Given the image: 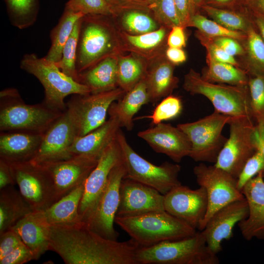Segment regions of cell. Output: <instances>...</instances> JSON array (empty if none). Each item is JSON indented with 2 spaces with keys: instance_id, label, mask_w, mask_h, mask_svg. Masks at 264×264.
<instances>
[{
  "instance_id": "cell-1",
  "label": "cell",
  "mask_w": 264,
  "mask_h": 264,
  "mask_svg": "<svg viewBox=\"0 0 264 264\" xmlns=\"http://www.w3.org/2000/svg\"><path fill=\"white\" fill-rule=\"evenodd\" d=\"M49 250L66 264H136L139 247L132 239L119 242L106 239L81 222L50 225Z\"/></svg>"
},
{
  "instance_id": "cell-2",
  "label": "cell",
  "mask_w": 264,
  "mask_h": 264,
  "mask_svg": "<svg viewBox=\"0 0 264 264\" xmlns=\"http://www.w3.org/2000/svg\"><path fill=\"white\" fill-rule=\"evenodd\" d=\"M63 112L43 102L26 104L15 88H5L0 92V132L44 133Z\"/></svg>"
},
{
  "instance_id": "cell-3",
  "label": "cell",
  "mask_w": 264,
  "mask_h": 264,
  "mask_svg": "<svg viewBox=\"0 0 264 264\" xmlns=\"http://www.w3.org/2000/svg\"><path fill=\"white\" fill-rule=\"evenodd\" d=\"M115 222L139 247L185 238L197 231L165 210L130 217H116Z\"/></svg>"
},
{
  "instance_id": "cell-4",
  "label": "cell",
  "mask_w": 264,
  "mask_h": 264,
  "mask_svg": "<svg viewBox=\"0 0 264 264\" xmlns=\"http://www.w3.org/2000/svg\"><path fill=\"white\" fill-rule=\"evenodd\" d=\"M208 246L200 231L185 238L139 247L136 264H219L220 260Z\"/></svg>"
},
{
  "instance_id": "cell-5",
  "label": "cell",
  "mask_w": 264,
  "mask_h": 264,
  "mask_svg": "<svg viewBox=\"0 0 264 264\" xmlns=\"http://www.w3.org/2000/svg\"><path fill=\"white\" fill-rule=\"evenodd\" d=\"M20 67L41 83L44 90L43 102L52 109L63 112L66 109L65 99L67 96L91 93L88 87L64 73L54 62L44 57L26 54L21 61Z\"/></svg>"
},
{
  "instance_id": "cell-6",
  "label": "cell",
  "mask_w": 264,
  "mask_h": 264,
  "mask_svg": "<svg viewBox=\"0 0 264 264\" xmlns=\"http://www.w3.org/2000/svg\"><path fill=\"white\" fill-rule=\"evenodd\" d=\"M183 88L192 95L200 94L208 98L215 111L230 116L253 118L248 86L215 84L206 81L191 69L185 75Z\"/></svg>"
},
{
  "instance_id": "cell-7",
  "label": "cell",
  "mask_w": 264,
  "mask_h": 264,
  "mask_svg": "<svg viewBox=\"0 0 264 264\" xmlns=\"http://www.w3.org/2000/svg\"><path fill=\"white\" fill-rule=\"evenodd\" d=\"M103 17L86 15L81 18L76 62L78 73L115 54L117 42L114 33Z\"/></svg>"
},
{
  "instance_id": "cell-8",
  "label": "cell",
  "mask_w": 264,
  "mask_h": 264,
  "mask_svg": "<svg viewBox=\"0 0 264 264\" xmlns=\"http://www.w3.org/2000/svg\"><path fill=\"white\" fill-rule=\"evenodd\" d=\"M117 137L121 146L126 173L129 178L150 186L165 195L181 184L178 179L181 167L178 164L164 162L156 165L138 154L128 143L121 129Z\"/></svg>"
},
{
  "instance_id": "cell-9",
  "label": "cell",
  "mask_w": 264,
  "mask_h": 264,
  "mask_svg": "<svg viewBox=\"0 0 264 264\" xmlns=\"http://www.w3.org/2000/svg\"><path fill=\"white\" fill-rule=\"evenodd\" d=\"M231 116L215 111L197 121L176 126L188 136L191 144L189 156L196 162L215 163L227 138L222 134Z\"/></svg>"
},
{
  "instance_id": "cell-10",
  "label": "cell",
  "mask_w": 264,
  "mask_h": 264,
  "mask_svg": "<svg viewBox=\"0 0 264 264\" xmlns=\"http://www.w3.org/2000/svg\"><path fill=\"white\" fill-rule=\"evenodd\" d=\"M229 136L214 165L237 178L248 159L257 151L254 141L256 123L252 118L231 116Z\"/></svg>"
},
{
  "instance_id": "cell-11",
  "label": "cell",
  "mask_w": 264,
  "mask_h": 264,
  "mask_svg": "<svg viewBox=\"0 0 264 264\" xmlns=\"http://www.w3.org/2000/svg\"><path fill=\"white\" fill-rule=\"evenodd\" d=\"M126 92L118 87L98 93L75 94L66 103V111L76 131L77 136L85 135L106 121L111 104Z\"/></svg>"
},
{
  "instance_id": "cell-12",
  "label": "cell",
  "mask_w": 264,
  "mask_h": 264,
  "mask_svg": "<svg viewBox=\"0 0 264 264\" xmlns=\"http://www.w3.org/2000/svg\"><path fill=\"white\" fill-rule=\"evenodd\" d=\"M9 164L19 192L33 211L45 210L56 202L53 181L43 166L30 161Z\"/></svg>"
},
{
  "instance_id": "cell-13",
  "label": "cell",
  "mask_w": 264,
  "mask_h": 264,
  "mask_svg": "<svg viewBox=\"0 0 264 264\" xmlns=\"http://www.w3.org/2000/svg\"><path fill=\"white\" fill-rule=\"evenodd\" d=\"M193 173L198 185L205 189L208 198V209L199 230L201 231L216 211L231 202L245 198L238 187L237 178L214 165L200 163L194 167Z\"/></svg>"
},
{
  "instance_id": "cell-14",
  "label": "cell",
  "mask_w": 264,
  "mask_h": 264,
  "mask_svg": "<svg viewBox=\"0 0 264 264\" xmlns=\"http://www.w3.org/2000/svg\"><path fill=\"white\" fill-rule=\"evenodd\" d=\"M126 173L123 160L110 171L96 208L88 223L85 224L91 230L108 239L117 241L119 236L113 224L119 204L120 184Z\"/></svg>"
},
{
  "instance_id": "cell-15",
  "label": "cell",
  "mask_w": 264,
  "mask_h": 264,
  "mask_svg": "<svg viewBox=\"0 0 264 264\" xmlns=\"http://www.w3.org/2000/svg\"><path fill=\"white\" fill-rule=\"evenodd\" d=\"M123 160L122 151L116 136L104 150L85 182L84 193L78 210L83 223L87 224L90 219L106 186L110 171Z\"/></svg>"
},
{
  "instance_id": "cell-16",
  "label": "cell",
  "mask_w": 264,
  "mask_h": 264,
  "mask_svg": "<svg viewBox=\"0 0 264 264\" xmlns=\"http://www.w3.org/2000/svg\"><path fill=\"white\" fill-rule=\"evenodd\" d=\"M164 209L193 228L200 230L208 209L205 189L179 185L164 195Z\"/></svg>"
},
{
  "instance_id": "cell-17",
  "label": "cell",
  "mask_w": 264,
  "mask_h": 264,
  "mask_svg": "<svg viewBox=\"0 0 264 264\" xmlns=\"http://www.w3.org/2000/svg\"><path fill=\"white\" fill-rule=\"evenodd\" d=\"M77 136L75 126L66 110L44 133L39 149L30 161L43 165L70 158L68 149Z\"/></svg>"
},
{
  "instance_id": "cell-18",
  "label": "cell",
  "mask_w": 264,
  "mask_h": 264,
  "mask_svg": "<svg viewBox=\"0 0 264 264\" xmlns=\"http://www.w3.org/2000/svg\"><path fill=\"white\" fill-rule=\"evenodd\" d=\"M164 196L156 189L129 178L120 187V201L116 217L136 216L165 210Z\"/></svg>"
},
{
  "instance_id": "cell-19",
  "label": "cell",
  "mask_w": 264,
  "mask_h": 264,
  "mask_svg": "<svg viewBox=\"0 0 264 264\" xmlns=\"http://www.w3.org/2000/svg\"><path fill=\"white\" fill-rule=\"evenodd\" d=\"M99 159L77 155L40 165L47 171L53 181L56 202L85 182Z\"/></svg>"
},
{
  "instance_id": "cell-20",
  "label": "cell",
  "mask_w": 264,
  "mask_h": 264,
  "mask_svg": "<svg viewBox=\"0 0 264 264\" xmlns=\"http://www.w3.org/2000/svg\"><path fill=\"white\" fill-rule=\"evenodd\" d=\"M248 214L245 198L231 202L216 211L200 231L209 248L216 254L221 251L222 241L233 237L235 226L246 219Z\"/></svg>"
},
{
  "instance_id": "cell-21",
  "label": "cell",
  "mask_w": 264,
  "mask_h": 264,
  "mask_svg": "<svg viewBox=\"0 0 264 264\" xmlns=\"http://www.w3.org/2000/svg\"><path fill=\"white\" fill-rule=\"evenodd\" d=\"M137 136L154 152L166 154L176 163L189 156L191 142L187 135L177 126L162 122L139 132Z\"/></svg>"
},
{
  "instance_id": "cell-22",
  "label": "cell",
  "mask_w": 264,
  "mask_h": 264,
  "mask_svg": "<svg viewBox=\"0 0 264 264\" xmlns=\"http://www.w3.org/2000/svg\"><path fill=\"white\" fill-rule=\"evenodd\" d=\"M264 174L260 173L250 179L241 191L249 208L248 217L238 225L243 238L264 241Z\"/></svg>"
},
{
  "instance_id": "cell-23",
  "label": "cell",
  "mask_w": 264,
  "mask_h": 264,
  "mask_svg": "<svg viewBox=\"0 0 264 264\" xmlns=\"http://www.w3.org/2000/svg\"><path fill=\"white\" fill-rule=\"evenodd\" d=\"M50 225L44 210L32 211L21 219L11 229L21 237L33 252L36 260L49 250Z\"/></svg>"
},
{
  "instance_id": "cell-24",
  "label": "cell",
  "mask_w": 264,
  "mask_h": 264,
  "mask_svg": "<svg viewBox=\"0 0 264 264\" xmlns=\"http://www.w3.org/2000/svg\"><path fill=\"white\" fill-rule=\"evenodd\" d=\"M44 133L0 132V159L9 163L29 161L38 152Z\"/></svg>"
},
{
  "instance_id": "cell-25",
  "label": "cell",
  "mask_w": 264,
  "mask_h": 264,
  "mask_svg": "<svg viewBox=\"0 0 264 264\" xmlns=\"http://www.w3.org/2000/svg\"><path fill=\"white\" fill-rule=\"evenodd\" d=\"M121 127L118 119L110 117L100 126L85 135L77 136L68 149L72 156L86 155L99 159L116 138Z\"/></svg>"
},
{
  "instance_id": "cell-26",
  "label": "cell",
  "mask_w": 264,
  "mask_h": 264,
  "mask_svg": "<svg viewBox=\"0 0 264 264\" xmlns=\"http://www.w3.org/2000/svg\"><path fill=\"white\" fill-rule=\"evenodd\" d=\"M150 102L145 77L132 89L126 92L117 102L110 106V117L117 118L121 127L131 131L133 127V117L141 107Z\"/></svg>"
},
{
  "instance_id": "cell-27",
  "label": "cell",
  "mask_w": 264,
  "mask_h": 264,
  "mask_svg": "<svg viewBox=\"0 0 264 264\" xmlns=\"http://www.w3.org/2000/svg\"><path fill=\"white\" fill-rule=\"evenodd\" d=\"M118 62L115 54L103 59L78 73V82L88 87L93 93L118 88Z\"/></svg>"
},
{
  "instance_id": "cell-28",
  "label": "cell",
  "mask_w": 264,
  "mask_h": 264,
  "mask_svg": "<svg viewBox=\"0 0 264 264\" xmlns=\"http://www.w3.org/2000/svg\"><path fill=\"white\" fill-rule=\"evenodd\" d=\"M84 184L85 182L83 183L44 210L50 225H74L82 222L78 210L84 193Z\"/></svg>"
},
{
  "instance_id": "cell-29",
  "label": "cell",
  "mask_w": 264,
  "mask_h": 264,
  "mask_svg": "<svg viewBox=\"0 0 264 264\" xmlns=\"http://www.w3.org/2000/svg\"><path fill=\"white\" fill-rule=\"evenodd\" d=\"M32 211L19 191L13 186L0 189V233L11 229Z\"/></svg>"
},
{
  "instance_id": "cell-30",
  "label": "cell",
  "mask_w": 264,
  "mask_h": 264,
  "mask_svg": "<svg viewBox=\"0 0 264 264\" xmlns=\"http://www.w3.org/2000/svg\"><path fill=\"white\" fill-rule=\"evenodd\" d=\"M171 62H157L146 74L145 80L150 102L155 103L169 95L175 88L178 79L174 75V66Z\"/></svg>"
},
{
  "instance_id": "cell-31",
  "label": "cell",
  "mask_w": 264,
  "mask_h": 264,
  "mask_svg": "<svg viewBox=\"0 0 264 264\" xmlns=\"http://www.w3.org/2000/svg\"><path fill=\"white\" fill-rule=\"evenodd\" d=\"M85 15L65 8L57 24L50 32L51 46L44 57L47 60L57 63L62 56L63 47L70 37L77 21Z\"/></svg>"
},
{
  "instance_id": "cell-32",
  "label": "cell",
  "mask_w": 264,
  "mask_h": 264,
  "mask_svg": "<svg viewBox=\"0 0 264 264\" xmlns=\"http://www.w3.org/2000/svg\"><path fill=\"white\" fill-rule=\"evenodd\" d=\"M207 67L201 76L208 82L233 86H248L249 76L234 65L218 62L207 56Z\"/></svg>"
},
{
  "instance_id": "cell-33",
  "label": "cell",
  "mask_w": 264,
  "mask_h": 264,
  "mask_svg": "<svg viewBox=\"0 0 264 264\" xmlns=\"http://www.w3.org/2000/svg\"><path fill=\"white\" fill-rule=\"evenodd\" d=\"M246 34L244 70L249 76L264 74V42L254 23Z\"/></svg>"
},
{
  "instance_id": "cell-34",
  "label": "cell",
  "mask_w": 264,
  "mask_h": 264,
  "mask_svg": "<svg viewBox=\"0 0 264 264\" xmlns=\"http://www.w3.org/2000/svg\"><path fill=\"white\" fill-rule=\"evenodd\" d=\"M200 7L213 21L231 30L246 33L250 26L254 23L251 13L244 6L245 11L242 14L238 12L220 8L204 3L200 5Z\"/></svg>"
},
{
  "instance_id": "cell-35",
  "label": "cell",
  "mask_w": 264,
  "mask_h": 264,
  "mask_svg": "<svg viewBox=\"0 0 264 264\" xmlns=\"http://www.w3.org/2000/svg\"><path fill=\"white\" fill-rule=\"evenodd\" d=\"M11 24L23 29L32 25L37 19L39 0H4Z\"/></svg>"
},
{
  "instance_id": "cell-36",
  "label": "cell",
  "mask_w": 264,
  "mask_h": 264,
  "mask_svg": "<svg viewBox=\"0 0 264 264\" xmlns=\"http://www.w3.org/2000/svg\"><path fill=\"white\" fill-rule=\"evenodd\" d=\"M147 73L143 63L133 56L118 58V85L127 92L145 77Z\"/></svg>"
},
{
  "instance_id": "cell-37",
  "label": "cell",
  "mask_w": 264,
  "mask_h": 264,
  "mask_svg": "<svg viewBox=\"0 0 264 264\" xmlns=\"http://www.w3.org/2000/svg\"><path fill=\"white\" fill-rule=\"evenodd\" d=\"M81 18L76 22L71 34L63 47L61 59L55 63L64 73L78 82V73L76 62Z\"/></svg>"
},
{
  "instance_id": "cell-38",
  "label": "cell",
  "mask_w": 264,
  "mask_h": 264,
  "mask_svg": "<svg viewBox=\"0 0 264 264\" xmlns=\"http://www.w3.org/2000/svg\"><path fill=\"white\" fill-rule=\"evenodd\" d=\"M145 11L131 9L123 12L122 24L129 34L140 35L157 29L155 21Z\"/></svg>"
},
{
  "instance_id": "cell-39",
  "label": "cell",
  "mask_w": 264,
  "mask_h": 264,
  "mask_svg": "<svg viewBox=\"0 0 264 264\" xmlns=\"http://www.w3.org/2000/svg\"><path fill=\"white\" fill-rule=\"evenodd\" d=\"M189 25L197 28L199 32L210 38L227 37L244 41L246 36L245 33L228 29L199 14L192 16Z\"/></svg>"
},
{
  "instance_id": "cell-40",
  "label": "cell",
  "mask_w": 264,
  "mask_h": 264,
  "mask_svg": "<svg viewBox=\"0 0 264 264\" xmlns=\"http://www.w3.org/2000/svg\"><path fill=\"white\" fill-rule=\"evenodd\" d=\"M248 85L253 119L256 126L264 128V74L249 76Z\"/></svg>"
},
{
  "instance_id": "cell-41",
  "label": "cell",
  "mask_w": 264,
  "mask_h": 264,
  "mask_svg": "<svg viewBox=\"0 0 264 264\" xmlns=\"http://www.w3.org/2000/svg\"><path fill=\"white\" fill-rule=\"evenodd\" d=\"M65 8L85 15L115 16L119 14L107 0H69Z\"/></svg>"
},
{
  "instance_id": "cell-42",
  "label": "cell",
  "mask_w": 264,
  "mask_h": 264,
  "mask_svg": "<svg viewBox=\"0 0 264 264\" xmlns=\"http://www.w3.org/2000/svg\"><path fill=\"white\" fill-rule=\"evenodd\" d=\"M182 110L181 99L178 97L169 95L156 106L152 114L138 117V119L150 118L152 120V124L155 125L164 121L176 118L180 114Z\"/></svg>"
},
{
  "instance_id": "cell-43",
  "label": "cell",
  "mask_w": 264,
  "mask_h": 264,
  "mask_svg": "<svg viewBox=\"0 0 264 264\" xmlns=\"http://www.w3.org/2000/svg\"><path fill=\"white\" fill-rule=\"evenodd\" d=\"M149 9L155 18L165 25L182 26L174 0H148Z\"/></svg>"
},
{
  "instance_id": "cell-44",
  "label": "cell",
  "mask_w": 264,
  "mask_h": 264,
  "mask_svg": "<svg viewBox=\"0 0 264 264\" xmlns=\"http://www.w3.org/2000/svg\"><path fill=\"white\" fill-rule=\"evenodd\" d=\"M166 35L164 27L156 30L140 35H131L126 33L125 37L128 43L134 48L150 50L158 47L162 43Z\"/></svg>"
},
{
  "instance_id": "cell-45",
  "label": "cell",
  "mask_w": 264,
  "mask_h": 264,
  "mask_svg": "<svg viewBox=\"0 0 264 264\" xmlns=\"http://www.w3.org/2000/svg\"><path fill=\"white\" fill-rule=\"evenodd\" d=\"M260 173L264 174V155L259 150L245 164L237 178V186L241 191L244 186Z\"/></svg>"
},
{
  "instance_id": "cell-46",
  "label": "cell",
  "mask_w": 264,
  "mask_h": 264,
  "mask_svg": "<svg viewBox=\"0 0 264 264\" xmlns=\"http://www.w3.org/2000/svg\"><path fill=\"white\" fill-rule=\"evenodd\" d=\"M197 37L205 47L207 52V56L218 62L228 63L236 66H240L234 56L229 55L217 45L211 38L199 32L197 34Z\"/></svg>"
},
{
  "instance_id": "cell-47",
  "label": "cell",
  "mask_w": 264,
  "mask_h": 264,
  "mask_svg": "<svg viewBox=\"0 0 264 264\" xmlns=\"http://www.w3.org/2000/svg\"><path fill=\"white\" fill-rule=\"evenodd\" d=\"M32 260H36L34 253L22 242L11 253L0 259V264H23Z\"/></svg>"
},
{
  "instance_id": "cell-48",
  "label": "cell",
  "mask_w": 264,
  "mask_h": 264,
  "mask_svg": "<svg viewBox=\"0 0 264 264\" xmlns=\"http://www.w3.org/2000/svg\"><path fill=\"white\" fill-rule=\"evenodd\" d=\"M22 242L20 235L11 229L0 233V259L11 253Z\"/></svg>"
},
{
  "instance_id": "cell-49",
  "label": "cell",
  "mask_w": 264,
  "mask_h": 264,
  "mask_svg": "<svg viewBox=\"0 0 264 264\" xmlns=\"http://www.w3.org/2000/svg\"><path fill=\"white\" fill-rule=\"evenodd\" d=\"M213 41L217 45L221 48L230 55H244L245 50L238 42V40L227 37L211 38Z\"/></svg>"
},
{
  "instance_id": "cell-50",
  "label": "cell",
  "mask_w": 264,
  "mask_h": 264,
  "mask_svg": "<svg viewBox=\"0 0 264 264\" xmlns=\"http://www.w3.org/2000/svg\"><path fill=\"white\" fill-rule=\"evenodd\" d=\"M120 13L131 9L149 10V2L146 0H107Z\"/></svg>"
},
{
  "instance_id": "cell-51",
  "label": "cell",
  "mask_w": 264,
  "mask_h": 264,
  "mask_svg": "<svg viewBox=\"0 0 264 264\" xmlns=\"http://www.w3.org/2000/svg\"><path fill=\"white\" fill-rule=\"evenodd\" d=\"M186 38L184 27L176 25L172 27L167 39V44L170 47L180 48L185 46Z\"/></svg>"
},
{
  "instance_id": "cell-52",
  "label": "cell",
  "mask_w": 264,
  "mask_h": 264,
  "mask_svg": "<svg viewBox=\"0 0 264 264\" xmlns=\"http://www.w3.org/2000/svg\"><path fill=\"white\" fill-rule=\"evenodd\" d=\"M174 1L183 26L189 25L192 17L190 0H174Z\"/></svg>"
},
{
  "instance_id": "cell-53",
  "label": "cell",
  "mask_w": 264,
  "mask_h": 264,
  "mask_svg": "<svg viewBox=\"0 0 264 264\" xmlns=\"http://www.w3.org/2000/svg\"><path fill=\"white\" fill-rule=\"evenodd\" d=\"M15 184L10 164L0 159V189Z\"/></svg>"
},
{
  "instance_id": "cell-54",
  "label": "cell",
  "mask_w": 264,
  "mask_h": 264,
  "mask_svg": "<svg viewBox=\"0 0 264 264\" xmlns=\"http://www.w3.org/2000/svg\"><path fill=\"white\" fill-rule=\"evenodd\" d=\"M168 60L173 65H179L184 63L187 59L184 51L180 48L169 47L166 51Z\"/></svg>"
},
{
  "instance_id": "cell-55",
  "label": "cell",
  "mask_w": 264,
  "mask_h": 264,
  "mask_svg": "<svg viewBox=\"0 0 264 264\" xmlns=\"http://www.w3.org/2000/svg\"><path fill=\"white\" fill-rule=\"evenodd\" d=\"M250 11L264 16V0H240Z\"/></svg>"
},
{
  "instance_id": "cell-56",
  "label": "cell",
  "mask_w": 264,
  "mask_h": 264,
  "mask_svg": "<svg viewBox=\"0 0 264 264\" xmlns=\"http://www.w3.org/2000/svg\"><path fill=\"white\" fill-rule=\"evenodd\" d=\"M254 141L257 150L261 151L264 155V128H259L256 126Z\"/></svg>"
},
{
  "instance_id": "cell-57",
  "label": "cell",
  "mask_w": 264,
  "mask_h": 264,
  "mask_svg": "<svg viewBox=\"0 0 264 264\" xmlns=\"http://www.w3.org/2000/svg\"><path fill=\"white\" fill-rule=\"evenodd\" d=\"M249 12L252 15L253 22L264 42V16L250 11Z\"/></svg>"
},
{
  "instance_id": "cell-58",
  "label": "cell",
  "mask_w": 264,
  "mask_h": 264,
  "mask_svg": "<svg viewBox=\"0 0 264 264\" xmlns=\"http://www.w3.org/2000/svg\"><path fill=\"white\" fill-rule=\"evenodd\" d=\"M237 0H208L204 3L217 7L219 5H229Z\"/></svg>"
},
{
  "instance_id": "cell-59",
  "label": "cell",
  "mask_w": 264,
  "mask_h": 264,
  "mask_svg": "<svg viewBox=\"0 0 264 264\" xmlns=\"http://www.w3.org/2000/svg\"><path fill=\"white\" fill-rule=\"evenodd\" d=\"M191 11L192 16L195 14V10L196 8V5L195 4V0H190Z\"/></svg>"
},
{
  "instance_id": "cell-60",
  "label": "cell",
  "mask_w": 264,
  "mask_h": 264,
  "mask_svg": "<svg viewBox=\"0 0 264 264\" xmlns=\"http://www.w3.org/2000/svg\"><path fill=\"white\" fill-rule=\"evenodd\" d=\"M204 0H195L196 7L200 6L203 3Z\"/></svg>"
},
{
  "instance_id": "cell-61",
  "label": "cell",
  "mask_w": 264,
  "mask_h": 264,
  "mask_svg": "<svg viewBox=\"0 0 264 264\" xmlns=\"http://www.w3.org/2000/svg\"></svg>"
}]
</instances>
